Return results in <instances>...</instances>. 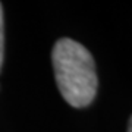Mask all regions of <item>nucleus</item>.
<instances>
[{
    "instance_id": "1",
    "label": "nucleus",
    "mask_w": 132,
    "mask_h": 132,
    "mask_svg": "<svg viewBox=\"0 0 132 132\" xmlns=\"http://www.w3.org/2000/svg\"><path fill=\"white\" fill-rule=\"evenodd\" d=\"M60 94L73 107H87L97 94V73L91 53L71 38H62L52 53Z\"/></svg>"
},
{
    "instance_id": "2",
    "label": "nucleus",
    "mask_w": 132,
    "mask_h": 132,
    "mask_svg": "<svg viewBox=\"0 0 132 132\" xmlns=\"http://www.w3.org/2000/svg\"><path fill=\"white\" fill-rule=\"evenodd\" d=\"M3 54H5V25H3V7L0 3V69L3 65Z\"/></svg>"
},
{
    "instance_id": "3",
    "label": "nucleus",
    "mask_w": 132,
    "mask_h": 132,
    "mask_svg": "<svg viewBox=\"0 0 132 132\" xmlns=\"http://www.w3.org/2000/svg\"><path fill=\"white\" fill-rule=\"evenodd\" d=\"M128 132H132V118L129 120V126H128Z\"/></svg>"
}]
</instances>
